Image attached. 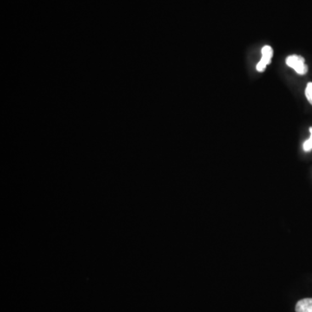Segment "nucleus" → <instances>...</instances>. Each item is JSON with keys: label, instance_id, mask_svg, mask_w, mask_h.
<instances>
[{"label": "nucleus", "instance_id": "f03ea898", "mask_svg": "<svg viewBox=\"0 0 312 312\" xmlns=\"http://www.w3.org/2000/svg\"><path fill=\"white\" fill-rule=\"evenodd\" d=\"M261 52H262V58L256 67L258 72H263L265 70L267 65L271 64L273 56V49L271 46H264Z\"/></svg>", "mask_w": 312, "mask_h": 312}, {"label": "nucleus", "instance_id": "39448f33", "mask_svg": "<svg viewBox=\"0 0 312 312\" xmlns=\"http://www.w3.org/2000/svg\"><path fill=\"white\" fill-rule=\"evenodd\" d=\"M305 97L307 100L312 105V82H309L305 88Z\"/></svg>", "mask_w": 312, "mask_h": 312}, {"label": "nucleus", "instance_id": "20e7f679", "mask_svg": "<svg viewBox=\"0 0 312 312\" xmlns=\"http://www.w3.org/2000/svg\"><path fill=\"white\" fill-rule=\"evenodd\" d=\"M309 132H310L309 139L307 140L306 142L303 143V150L306 152L310 151L312 149V127H309Z\"/></svg>", "mask_w": 312, "mask_h": 312}, {"label": "nucleus", "instance_id": "f257e3e1", "mask_svg": "<svg viewBox=\"0 0 312 312\" xmlns=\"http://www.w3.org/2000/svg\"><path fill=\"white\" fill-rule=\"evenodd\" d=\"M285 62L289 67L292 68L299 75H305L308 72V66L304 63L305 60L301 56L291 55L286 58Z\"/></svg>", "mask_w": 312, "mask_h": 312}, {"label": "nucleus", "instance_id": "7ed1b4c3", "mask_svg": "<svg viewBox=\"0 0 312 312\" xmlns=\"http://www.w3.org/2000/svg\"><path fill=\"white\" fill-rule=\"evenodd\" d=\"M296 312H312V298H304L296 304Z\"/></svg>", "mask_w": 312, "mask_h": 312}]
</instances>
